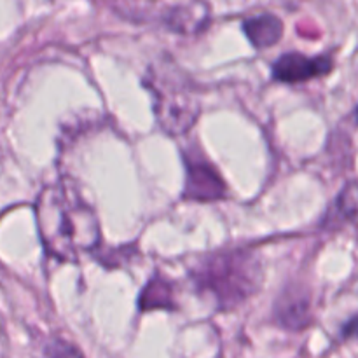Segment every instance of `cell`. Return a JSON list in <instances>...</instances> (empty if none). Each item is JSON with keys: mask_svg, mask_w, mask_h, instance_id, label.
<instances>
[{"mask_svg": "<svg viewBox=\"0 0 358 358\" xmlns=\"http://www.w3.org/2000/svg\"><path fill=\"white\" fill-rule=\"evenodd\" d=\"M35 217L45 254L58 262H77L83 254L96 250L101 241L93 206L65 178L42 189Z\"/></svg>", "mask_w": 358, "mask_h": 358, "instance_id": "6da1fadb", "label": "cell"}, {"mask_svg": "<svg viewBox=\"0 0 358 358\" xmlns=\"http://www.w3.org/2000/svg\"><path fill=\"white\" fill-rule=\"evenodd\" d=\"M189 280L199 296L212 299L217 310L229 311L259 292L262 264L255 250L227 248L194 262Z\"/></svg>", "mask_w": 358, "mask_h": 358, "instance_id": "7a4b0ae2", "label": "cell"}, {"mask_svg": "<svg viewBox=\"0 0 358 358\" xmlns=\"http://www.w3.org/2000/svg\"><path fill=\"white\" fill-rule=\"evenodd\" d=\"M143 86L152 94V107L161 129L182 136L194 126L201 112V100L194 80L170 59H161L147 69Z\"/></svg>", "mask_w": 358, "mask_h": 358, "instance_id": "3957f363", "label": "cell"}, {"mask_svg": "<svg viewBox=\"0 0 358 358\" xmlns=\"http://www.w3.org/2000/svg\"><path fill=\"white\" fill-rule=\"evenodd\" d=\"M185 187L184 198L192 201H219L226 198V182L217 168L198 150H184Z\"/></svg>", "mask_w": 358, "mask_h": 358, "instance_id": "277c9868", "label": "cell"}, {"mask_svg": "<svg viewBox=\"0 0 358 358\" xmlns=\"http://www.w3.org/2000/svg\"><path fill=\"white\" fill-rule=\"evenodd\" d=\"M332 58L329 55L308 56L299 51L283 52L273 62L271 77L276 83L301 84L320 79L331 73Z\"/></svg>", "mask_w": 358, "mask_h": 358, "instance_id": "5b68a950", "label": "cell"}, {"mask_svg": "<svg viewBox=\"0 0 358 358\" xmlns=\"http://www.w3.org/2000/svg\"><path fill=\"white\" fill-rule=\"evenodd\" d=\"M273 318L283 331L301 332L313 322L310 290L303 285H289L282 290L273 306Z\"/></svg>", "mask_w": 358, "mask_h": 358, "instance_id": "8992f818", "label": "cell"}, {"mask_svg": "<svg viewBox=\"0 0 358 358\" xmlns=\"http://www.w3.org/2000/svg\"><path fill=\"white\" fill-rule=\"evenodd\" d=\"M210 21V6L205 0H192L175 6L164 14L163 23L168 30L180 35H194L206 28Z\"/></svg>", "mask_w": 358, "mask_h": 358, "instance_id": "52a82bcc", "label": "cell"}, {"mask_svg": "<svg viewBox=\"0 0 358 358\" xmlns=\"http://www.w3.org/2000/svg\"><path fill=\"white\" fill-rule=\"evenodd\" d=\"M243 34L255 49H268L278 44L283 35V23L275 14H259L241 23Z\"/></svg>", "mask_w": 358, "mask_h": 358, "instance_id": "ba28073f", "label": "cell"}, {"mask_svg": "<svg viewBox=\"0 0 358 358\" xmlns=\"http://www.w3.org/2000/svg\"><path fill=\"white\" fill-rule=\"evenodd\" d=\"M357 217V182L350 180L345 185L331 208L327 210V215L324 217L322 227L325 229H338V227L345 226V224H353Z\"/></svg>", "mask_w": 358, "mask_h": 358, "instance_id": "9c48e42d", "label": "cell"}, {"mask_svg": "<svg viewBox=\"0 0 358 358\" xmlns=\"http://www.w3.org/2000/svg\"><path fill=\"white\" fill-rule=\"evenodd\" d=\"M138 308L142 311L152 310H175L177 301H175V287L168 282L164 276L156 275L145 287L138 299Z\"/></svg>", "mask_w": 358, "mask_h": 358, "instance_id": "30bf717a", "label": "cell"}, {"mask_svg": "<svg viewBox=\"0 0 358 358\" xmlns=\"http://www.w3.org/2000/svg\"><path fill=\"white\" fill-rule=\"evenodd\" d=\"M42 358H84L83 352L66 339L52 338L45 343L42 350Z\"/></svg>", "mask_w": 358, "mask_h": 358, "instance_id": "8fae6325", "label": "cell"}, {"mask_svg": "<svg viewBox=\"0 0 358 358\" xmlns=\"http://www.w3.org/2000/svg\"><path fill=\"white\" fill-rule=\"evenodd\" d=\"M355 317H352L350 318V322L348 324H346V327H343L341 329V338L343 339H348V338H352L353 334H355Z\"/></svg>", "mask_w": 358, "mask_h": 358, "instance_id": "7c38bea8", "label": "cell"}]
</instances>
